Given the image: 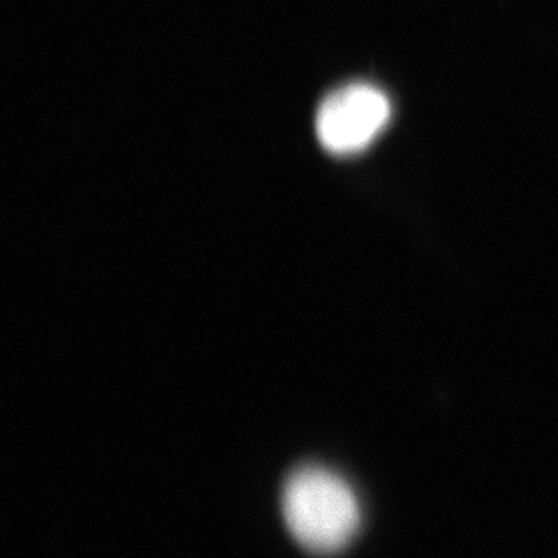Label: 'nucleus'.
I'll return each mask as SVG.
<instances>
[{
	"instance_id": "1",
	"label": "nucleus",
	"mask_w": 558,
	"mask_h": 558,
	"mask_svg": "<svg viewBox=\"0 0 558 558\" xmlns=\"http://www.w3.org/2000/svg\"><path fill=\"white\" fill-rule=\"evenodd\" d=\"M286 526L315 556H333L351 545L362 524L355 492L339 473L303 465L286 480L281 494Z\"/></svg>"
},
{
	"instance_id": "2",
	"label": "nucleus",
	"mask_w": 558,
	"mask_h": 558,
	"mask_svg": "<svg viewBox=\"0 0 558 558\" xmlns=\"http://www.w3.org/2000/svg\"><path fill=\"white\" fill-rule=\"evenodd\" d=\"M389 116L391 105L384 92L368 84H351L322 102L315 131L325 149L348 156L368 148L387 126Z\"/></svg>"
}]
</instances>
